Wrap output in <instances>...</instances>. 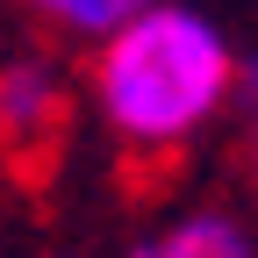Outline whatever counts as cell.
I'll return each mask as SVG.
<instances>
[{
    "instance_id": "obj_1",
    "label": "cell",
    "mask_w": 258,
    "mask_h": 258,
    "mask_svg": "<svg viewBox=\"0 0 258 258\" xmlns=\"http://www.w3.org/2000/svg\"><path fill=\"white\" fill-rule=\"evenodd\" d=\"M230 86H237L230 36L215 15L186 0H144L137 15L93 36V64H86L93 115L144 165L186 158L230 115Z\"/></svg>"
},
{
    "instance_id": "obj_2",
    "label": "cell",
    "mask_w": 258,
    "mask_h": 258,
    "mask_svg": "<svg viewBox=\"0 0 258 258\" xmlns=\"http://www.w3.org/2000/svg\"><path fill=\"white\" fill-rule=\"evenodd\" d=\"M57 129H64V72L36 50L0 57V158L36 165L57 144Z\"/></svg>"
},
{
    "instance_id": "obj_3",
    "label": "cell",
    "mask_w": 258,
    "mask_h": 258,
    "mask_svg": "<svg viewBox=\"0 0 258 258\" xmlns=\"http://www.w3.org/2000/svg\"><path fill=\"white\" fill-rule=\"evenodd\" d=\"M129 258H258V230L230 208H186L165 230H151Z\"/></svg>"
},
{
    "instance_id": "obj_4",
    "label": "cell",
    "mask_w": 258,
    "mask_h": 258,
    "mask_svg": "<svg viewBox=\"0 0 258 258\" xmlns=\"http://www.w3.org/2000/svg\"><path fill=\"white\" fill-rule=\"evenodd\" d=\"M22 15H36L50 36H79V43H93L101 29H115L122 15H137L144 0H15Z\"/></svg>"
},
{
    "instance_id": "obj_5",
    "label": "cell",
    "mask_w": 258,
    "mask_h": 258,
    "mask_svg": "<svg viewBox=\"0 0 258 258\" xmlns=\"http://www.w3.org/2000/svg\"><path fill=\"white\" fill-rule=\"evenodd\" d=\"M230 115H237V151H244V172H251V186H258V57H251V64H237Z\"/></svg>"
}]
</instances>
